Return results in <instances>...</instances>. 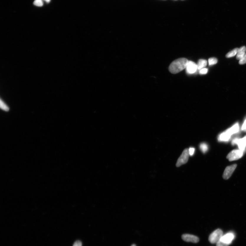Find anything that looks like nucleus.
Instances as JSON below:
<instances>
[{
  "label": "nucleus",
  "mask_w": 246,
  "mask_h": 246,
  "mask_svg": "<svg viewBox=\"0 0 246 246\" xmlns=\"http://www.w3.org/2000/svg\"><path fill=\"white\" fill-rule=\"evenodd\" d=\"M189 61L186 58H181L174 60L169 67V70L172 74H176L186 68Z\"/></svg>",
  "instance_id": "1"
},
{
  "label": "nucleus",
  "mask_w": 246,
  "mask_h": 246,
  "mask_svg": "<svg viewBox=\"0 0 246 246\" xmlns=\"http://www.w3.org/2000/svg\"><path fill=\"white\" fill-rule=\"evenodd\" d=\"M223 233L221 229H217L213 232L209 237V240L212 244L216 243L221 239Z\"/></svg>",
  "instance_id": "2"
},
{
  "label": "nucleus",
  "mask_w": 246,
  "mask_h": 246,
  "mask_svg": "<svg viewBox=\"0 0 246 246\" xmlns=\"http://www.w3.org/2000/svg\"><path fill=\"white\" fill-rule=\"evenodd\" d=\"M245 152V151L239 149L234 150L229 153L227 158L230 161L236 160L241 158L243 156Z\"/></svg>",
  "instance_id": "3"
},
{
  "label": "nucleus",
  "mask_w": 246,
  "mask_h": 246,
  "mask_svg": "<svg viewBox=\"0 0 246 246\" xmlns=\"http://www.w3.org/2000/svg\"><path fill=\"white\" fill-rule=\"evenodd\" d=\"M189 149L186 148L185 149L178 159L176 164L177 167H180V166L186 163L188 161L189 156Z\"/></svg>",
  "instance_id": "4"
},
{
  "label": "nucleus",
  "mask_w": 246,
  "mask_h": 246,
  "mask_svg": "<svg viewBox=\"0 0 246 246\" xmlns=\"http://www.w3.org/2000/svg\"><path fill=\"white\" fill-rule=\"evenodd\" d=\"M232 145H237L239 149L245 152L246 148V135L241 139L236 138L232 142Z\"/></svg>",
  "instance_id": "5"
},
{
  "label": "nucleus",
  "mask_w": 246,
  "mask_h": 246,
  "mask_svg": "<svg viewBox=\"0 0 246 246\" xmlns=\"http://www.w3.org/2000/svg\"><path fill=\"white\" fill-rule=\"evenodd\" d=\"M237 165L236 164L227 167L224 171L223 174V178L225 180H228L232 176L233 172L236 169Z\"/></svg>",
  "instance_id": "6"
},
{
  "label": "nucleus",
  "mask_w": 246,
  "mask_h": 246,
  "mask_svg": "<svg viewBox=\"0 0 246 246\" xmlns=\"http://www.w3.org/2000/svg\"><path fill=\"white\" fill-rule=\"evenodd\" d=\"M182 238L183 240L187 242L197 243L199 240V238L197 237L188 234H183Z\"/></svg>",
  "instance_id": "7"
},
{
  "label": "nucleus",
  "mask_w": 246,
  "mask_h": 246,
  "mask_svg": "<svg viewBox=\"0 0 246 246\" xmlns=\"http://www.w3.org/2000/svg\"><path fill=\"white\" fill-rule=\"evenodd\" d=\"M186 70L188 74H194L198 70L197 64L193 61H189Z\"/></svg>",
  "instance_id": "8"
},
{
  "label": "nucleus",
  "mask_w": 246,
  "mask_h": 246,
  "mask_svg": "<svg viewBox=\"0 0 246 246\" xmlns=\"http://www.w3.org/2000/svg\"><path fill=\"white\" fill-rule=\"evenodd\" d=\"M234 235L232 233H228L225 235H223L220 240L223 242L224 243L230 245L234 239Z\"/></svg>",
  "instance_id": "9"
},
{
  "label": "nucleus",
  "mask_w": 246,
  "mask_h": 246,
  "mask_svg": "<svg viewBox=\"0 0 246 246\" xmlns=\"http://www.w3.org/2000/svg\"><path fill=\"white\" fill-rule=\"evenodd\" d=\"M231 137V135L225 131L219 135L218 140L220 142H228L229 141Z\"/></svg>",
  "instance_id": "10"
},
{
  "label": "nucleus",
  "mask_w": 246,
  "mask_h": 246,
  "mask_svg": "<svg viewBox=\"0 0 246 246\" xmlns=\"http://www.w3.org/2000/svg\"><path fill=\"white\" fill-rule=\"evenodd\" d=\"M239 130V126L238 123H236L229 129H227L226 131L229 134L232 136L233 135L235 134L238 133Z\"/></svg>",
  "instance_id": "11"
},
{
  "label": "nucleus",
  "mask_w": 246,
  "mask_h": 246,
  "mask_svg": "<svg viewBox=\"0 0 246 246\" xmlns=\"http://www.w3.org/2000/svg\"><path fill=\"white\" fill-rule=\"evenodd\" d=\"M246 51V48L245 46L242 47L239 49L236 56L237 59L240 60L245 54Z\"/></svg>",
  "instance_id": "12"
},
{
  "label": "nucleus",
  "mask_w": 246,
  "mask_h": 246,
  "mask_svg": "<svg viewBox=\"0 0 246 246\" xmlns=\"http://www.w3.org/2000/svg\"><path fill=\"white\" fill-rule=\"evenodd\" d=\"M207 64V61L206 60L204 59H200L199 61L197 64L198 70H200L201 69L204 68L206 67Z\"/></svg>",
  "instance_id": "13"
},
{
  "label": "nucleus",
  "mask_w": 246,
  "mask_h": 246,
  "mask_svg": "<svg viewBox=\"0 0 246 246\" xmlns=\"http://www.w3.org/2000/svg\"><path fill=\"white\" fill-rule=\"evenodd\" d=\"M239 48H236L233 49L231 51L228 53L226 55V57L227 58H231L234 57V56L237 55V53L238 50Z\"/></svg>",
  "instance_id": "14"
},
{
  "label": "nucleus",
  "mask_w": 246,
  "mask_h": 246,
  "mask_svg": "<svg viewBox=\"0 0 246 246\" xmlns=\"http://www.w3.org/2000/svg\"><path fill=\"white\" fill-rule=\"evenodd\" d=\"M200 148L202 152L204 153H206L208 150V145L206 143H202L200 144Z\"/></svg>",
  "instance_id": "15"
},
{
  "label": "nucleus",
  "mask_w": 246,
  "mask_h": 246,
  "mask_svg": "<svg viewBox=\"0 0 246 246\" xmlns=\"http://www.w3.org/2000/svg\"><path fill=\"white\" fill-rule=\"evenodd\" d=\"M0 103H1V106H0V107H1V108L2 110L6 111H9V107L8 106L1 100H1Z\"/></svg>",
  "instance_id": "16"
},
{
  "label": "nucleus",
  "mask_w": 246,
  "mask_h": 246,
  "mask_svg": "<svg viewBox=\"0 0 246 246\" xmlns=\"http://www.w3.org/2000/svg\"><path fill=\"white\" fill-rule=\"evenodd\" d=\"M217 58H210L208 60L209 65L211 66L216 64L217 63Z\"/></svg>",
  "instance_id": "17"
},
{
  "label": "nucleus",
  "mask_w": 246,
  "mask_h": 246,
  "mask_svg": "<svg viewBox=\"0 0 246 246\" xmlns=\"http://www.w3.org/2000/svg\"><path fill=\"white\" fill-rule=\"evenodd\" d=\"M34 4L35 5L38 7H42L43 5V3L42 0H35L34 2Z\"/></svg>",
  "instance_id": "18"
},
{
  "label": "nucleus",
  "mask_w": 246,
  "mask_h": 246,
  "mask_svg": "<svg viewBox=\"0 0 246 246\" xmlns=\"http://www.w3.org/2000/svg\"><path fill=\"white\" fill-rule=\"evenodd\" d=\"M239 63L241 65L246 63V53L243 56V57L240 60H239Z\"/></svg>",
  "instance_id": "19"
},
{
  "label": "nucleus",
  "mask_w": 246,
  "mask_h": 246,
  "mask_svg": "<svg viewBox=\"0 0 246 246\" xmlns=\"http://www.w3.org/2000/svg\"><path fill=\"white\" fill-rule=\"evenodd\" d=\"M229 245L228 244L224 243L223 242L220 240L217 243V246H228Z\"/></svg>",
  "instance_id": "20"
},
{
  "label": "nucleus",
  "mask_w": 246,
  "mask_h": 246,
  "mask_svg": "<svg viewBox=\"0 0 246 246\" xmlns=\"http://www.w3.org/2000/svg\"><path fill=\"white\" fill-rule=\"evenodd\" d=\"M208 70L207 68H203L200 70L199 73L200 74H206L208 72Z\"/></svg>",
  "instance_id": "21"
},
{
  "label": "nucleus",
  "mask_w": 246,
  "mask_h": 246,
  "mask_svg": "<svg viewBox=\"0 0 246 246\" xmlns=\"http://www.w3.org/2000/svg\"><path fill=\"white\" fill-rule=\"evenodd\" d=\"M195 149L193 147H191L189 149V155L191 156H192L193 155L194 152H195Z\"/></svg>",
  "instance_id": "22"
},
{
  "label": "nucleus",
  "mask_w": 246,
  "mask_h": 246,
  "mask_svg": "<svg viewBox=\"0 0 246 246\" xmlns=\"http://www.w3.org/2000/svg\"><path fill=\"white\" fill-rule=\"evenodd\" d=\"M82 243L81 241H77L74 243L73 246H82Z\"/></svg>",
  "instance_id": "23"
},
{
  "label": "nucleus",
  "mask_w": 246,
  "mask_h": 246,
  "mask_svg": "<svg viewBox=\"0 0 246 246\" xmlns=\"http://www.w3.org/2000/svg\"><path fill=\"white\" fill-rule=\"evenodd\" d=\"M242 130L245 131L246 130V119L244 122L241 128Z\"/></svg>",
  "instance_id": "24"
},
{
  "label": "nucleus",
  "mask_w": 246,
  "mask_h": 246,
  "mask_svg": "<svg viewBox=\"0 0 246 246\" xmlns=\"http://www.w3.org/2000/svg\"><path fill=\"white\" fill-rule=\"evenodd\" d=\"M50 1L51 0H45V1H46L47 3H49Z\"/></svg>",
  "instance_id": "25"
},
{
  "label": "nucleus",
  "mask_w": 246,
  "mask_h": 246,
  "mask_svg": "<svg viewBox=\"0 0 246 246\" xmlns=\"http://www.w3.org/2000/svg\"><path fill=\"white\" fill-rule=\"evenodd\" d=\"M131 246H136V245H135L134 244V245H132Z\"/></svg>",
  "instance_id": "26"
},
{
  "label": "nucleus",
  "mask_w": 246,
  "mask_h": 246,
  "mask_svg": "<svg viewBox=\"0 0 246 246\" xmlns=\"http://www.w3.org/2000/svg\"><path fill=\"white\" fill-rule=\"evenodd\" d=\"M175 1H177V0H175Z\"/></svg>",
  "instance_id": "27"
},
{
  "label": "nucleus",
  "mask_w": 246,
  "mask_h": 246,
  "mask_svg": "<svg viewBox=\"0 0 246 246\" xmlns=\"http://www.w3.org/2000/svg\"><path fill=\"white\" fill-rule=\"evenodd\" d=\"M44 1H45V0H44Z\"/></svg>",
  "instance_id": "28"
}]
</instances>
